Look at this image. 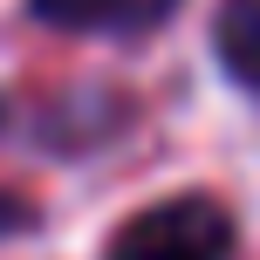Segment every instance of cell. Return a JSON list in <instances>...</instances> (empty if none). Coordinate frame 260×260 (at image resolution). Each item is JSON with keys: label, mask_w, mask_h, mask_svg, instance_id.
<instances>
[{"label": "cell", "mask_w": 260, "mask_h": 260, "mask_svg": "<svg viewBox=\"0 0 260 260\" xmlns=\"http://www.w3.org/2000/svg\"><path fill=\"white\" fill-rule=\"evenodd\" d=\"M233 212L206 192H178L144 206L137 219H123L110 233L103 260H233Z\"/></svg>", "instance_id": "obj_1"}, {"label": "cell", "mask_w": 260, "mask_h": 260, "mask_svg": "<svg viewBox=\"0 0 260 260\" xmlns=\"http://www.w3.org/2000/svg\"><path fill=\"white\" fill-rule=\"evenodd\" d=\"M212 55L240 89H260V0H219L212 14Z\"/></svg>", "instance_id": "obj_3"}, {"label": "cell", "mask_w": 260, "mask_h": 260, "mask_svg": "<svg viewBox=\"0 0 260 260\" xmlns=\"http://www.w3.org/2000/svg\"><path fill=\"white\" fill-rule=\"evenodd\" d=\"M27 226H35V206L14 199V192H0V233H27Z\"/></svg>", "instance_id": "obj_4"}, {"label": "cell", "mask_w": 260, "mask_h": 260, "mask_svg": "<svg viewBox=\"0 0 260 260\" xmlns=\"http://www.w3.org/2000/svg\"><path fill=\"white\" fill-rule=\"evenodd\" d=\"M27 14L62 35H151L178 14V0H27Z\"/></svg>", "instance_id": "obj_2"}]
</instances>
